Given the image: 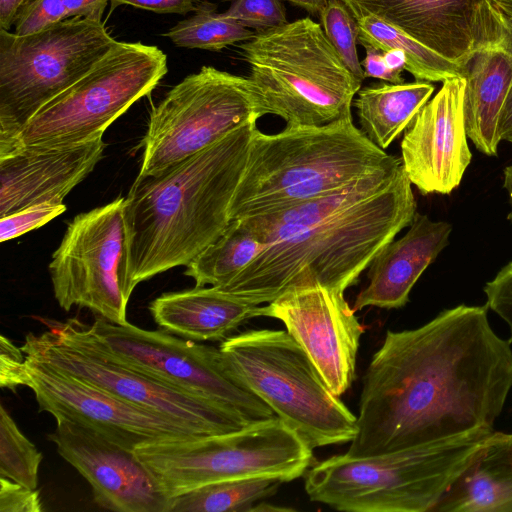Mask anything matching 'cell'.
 I'll use <instances>...</instances> for the list:
<instances>
[{"label": "cell", "instance_id": "3957f363", "mask_svg": "<svg viewBox=\"0 0 512 512\" xmlns=\"http://www.w3.org/2000/svg\"><path fill=\"white\" fill-rule=\"evenodd\" d=\"M256 122L159 173L136 177L125 197L134 287L187 266L226 230Z\"/></svg>", "mask_w": 512, "mask_h": 512}, {"label": "cell", "instance_id": "d6a6232c", "mask_svg": "<svg viewBox=\"0 0 512 512\" xmlns=\"http://www.w3.org/2000/svg\"><path fill=\"white\" fill-rule=\"evenodd\" d=\"M66 211L65 204L46 202L0 218V241L5 242L40 228Z\"/></svg>", "mask_w": 512, "mask_h": 512}, {"label": "cell", "instance_id": "836d02e7", "mask_svg": "<svg viewBox=\"0 0 512 512\" xmlns=\"http://www.w3.org/2000/svg\"><path fill=\"white\" fill-rule=\"evenodd\" d=\"M68 18L63 0H31L18 15L14 33L35 34Z\"/></svg>", "mask_w": 512, "mask_h": 512}, {"label": "cell", "instance_id": "44dd1931", "mask_svg": "<svg viewBox=\"0 0 512 512\" xmlns=\"http://www.w3.org/2000/svg\"><path fill=\"white\" fill-rule=\"evenodd\" d=\"M451 231L449 223L416 212L409 230L389 242L369 265V281L357 295L354 311L405 306L419 277L449 244Z\"/></svg>", "mask_w": 512, "mask_h": 512}, {"label": "cell", "instance_id": "ac0fdd59", "mask_svg": "<svg viewBox=\"0 0 512 512\" xmlns=\"http://www.w3.org/2000/svg\"><path fill=\"white\" fill-rule=\"evenodd\" d=\"M56 421L50 441L91 485L100 507L117 512H168L170 498L134 451L82 423L66 418Z\"/></svg>", "mask_w": 512, "mask_h": 512}, {"label": "cell", "instance_id": "ee69618b", "mask_svg": "<svg viewBox=\"0 0 512 512\" xmlns=\"http://www.w3.org/2000/svg\"><path fill=\"white\" fill-rule=\"evenodd\" d=\"M384 60L387 66L398 73H402L406 69V57L404 53L398 49H389L383 52Z\"/></svg>", "mask_w": 512, "mask_h": 512}, {"label": "cell", "instance_id": "7bdbcfd3", "mask_svg": "<svg viewBox=\"0 0 512 512\" xmlns=\"http://www.w3.org/2000/svg\"><path fill=\"white\" fill-rule=\"evenodd\" d=\"M499 133L502 140L512 133V85L509 89L500 115Z\"/></svg>", "mask_w": 512, "mask_h": 512}, {"label": "cell", "instance_id": "5b68a950", "mask_svg": "<svg viewBox=\"0 0 512 512\" xmlns=\"http://www.w3.org/2000/svg\"><path fill=\"white\" fill-rule=\"evenodd\" d=\"M493 428L382 455H335L306 472L311 501L347 512L432 511Z\"/></svg>", "mask_w": 512, "mask_h": 512}, {"label": "cell", "instance_id": "f6af8a7d", "mask_svg": "<svg viewBox=\"0 0 512 512\" xmlns=\"http://www.w3.org/2000/svg\"><path fill=\"white\" fill-rule=\"evenodd\" d=\"M288 1L310 14H319L323 5L325 4L322 0H285Z\"/></svg>", "mask_w": 512, "mask_h": 512}, {"label": "cell", "instance_id": "b9f144b4", "mask_svg": "<svg viewBox=\"0 0 512 512\" xmlns=\"http://www.w3.org/2000/svg\"><path fill=\"white\" fill-rule=\"evenodd\" d=\"M31 0H0V29L10 31L22 9Z\"/></svg>", "mask_w": 512, "mask_h": 512}, {"label": "cell", "instance_id": "6da1fadb", "mask_svg": "<svg viewBox=\"0 0 512 512\" xmlns=\"http://www.w3.org/2000/svg\"><path fill=\"white\" fill-rule=\"evenodd\" d=\"M487 309L461 304L418 328L387 331L364 374L345 454L382 455L493 428L512 388V349Z\"/></svg>", "mask_w": 512, "mask_h": 512}, {"label": "cell", "instance_id": "e0dca14e", "mask_svg": "<svg viewBox=\"0 0 512 512\" xmlns=\"http://www.w3.org/2000/svg\"><path fill=\"white\" fill-rule=\"evenodd\" d=\"M355 17L373 15L444 59L467 69L474 55L498 46L490 0H341Z\"/></svg>", "mask_w": 512, "mask_h": 512}, {"label": "cell", "instance_id": "c3c4849f", "mask_svg": "<svg viewBox=\"0 0 512 512\" xmlns=\"http://www.w3.org/2000/svg\"><path fill=\"white\" fill-rule=\"evenodd\" d=\"M322 1L326 2L327 0H322Z\"/></svg>", "mask_w": 512, "mask_h": 512}, {"label": "cell", "instance_id": "d4e9b609", "mask_svg": "<svg viewBox=\"0 0 512 512\" xmlns=\"http://www.w3.org/2000/svg\"><path fill=\"white\" fill-rule=\"evenodd\" d=\"M434 89L430 82L417 80L360 88L353 105L361 131L373 144L386 150L408 128Z\"/></svg>", "mask_w": 512, "mask_h": 512}, {"label": "cell", "instance_id": "484cf974", "mask_svg": "<svg viewBox=\"0 0 512 512\" xmlns=\"http://www.w3.org/2000/svg\"><path fill=\"white\" fill-rule=\"evenodd\" d=\"M263 247L241 219H233L223 234L186 266L185 275L197 287H222L244 270Z\"/></svg>", "mask_w": 512, "mask_h": 512}, {"label": "cell", "instance_id": "8d00e7d4", "mask_svg": "<svg viewBox=\"0 0 512 512\" xmlns=\"http://www.w3.org/2000/svg\"><path fill=\"white\" fill-rule=\"evenodd\" d=\"M43 511L39 491L0 477V512Z\"/></svg>", "mask_w": 512, "mask_h": 512}, {"label": "cell", "instance_id": "74e56055", "mask_svg": "<svg viewBox=\"0 0 512 512\" xmlns=\"http://www.w3.org/2000/svg\"><path fill=\"white\" fill-rule=\"evenodd\" d=\"M364 48L365 58L361 61V65L365 79L376 78L392 84L404 83L402 73L395 72L387 66L382 51L372 46H364Z\"/></svg>", "mask_w": 512, "mask_h": 512}, {"label": "cell", "instance_id": "f1b7e54d", "mask_svg": "<svg viewBox=\"0 0 512 512\" xmlns=\"http://www.w3.org/2000/svg\"><path fill=\"white\" fill-rule=\"evenodd\" d=\"M255 32L209 4H199L193 16L179 21L164 36L177 47L220 51L227 46L245 42Z\"/></svg>", "mask_w": 512, "mask_h": 512}, {"label": "cell", "instance_id": "603a6c76", "mask_svg": "<svg viewBox=\"0 0 512 512\" xmlns=\"http://www.w3.org/2000/svg\"><path fill=\"white\" fill-rule=\"evenodd\" d=\"M431 512H512V433L493 431Z\"/></svg>", "mask_w": 512, "mask_h": 512}, {"label": "cell", "instance_id": "ab89813d", "mask_svg": "<svg viewBox=\"0 0 512 512\" xmlns=\"http://www.w3.org/2000/svg\"><path fill=\"white\" fill-rule=\"evenodd\" d=\"M490 3L501 32L498 46L512 56V0H490Z\"/></svg>", "mask_w": 512, "mask_h": 512}, {"label": "cell", "instance_id": "9c48e42d", "mask_svg": "<svg viewBox=\"0 0 512 512\" xmlns=\"http://www.w3.org/2000/svg\"><path fill=\"white\" fill-rule=\"evenodd\" d=\"M59 338L84 345L108 360L184 392L216 401L251 422L275 417L273 410L227 369L219 349L130 323L99 317L92 325L73 318L48 323Z\"/></svg>", "mask_w": 512, "mask_h": 512}, {"label": "cell", "instance_id": "8992f818", "mask_svg": "<svg viewBox=\"0 0 512 512\" xmlns=\"http://www.w3.org/2000/svg\"><path fill=\"white\" fill-rule=\"evenodd\" d=\"M239 49L263 116H279L286 126H321L351 116L362 82L311 17L255 32Z\"/></svg>", "mask_w": 512, "mask_h": 512}, {"label": "cell", "instance_id": "1f68e13d", "mask_svg": "<svg viewBox=\"0 0 512 512\" xmlns=\"http://www.w3.org/2000/svg\"><path fill=\"white\" fill-rule=\"evenodd\" d=\"M224 12L244 27L256 32L265 31L288 22L281 0H228Z\"/></svg>", "mask_w": 512, "mask_h": 512}, {"label": "cell", "instance_id": "5bb4252c", "mask_svg": "<svg viewBox=\"0 0 512 512\" xmlns=\"http://www.w3.org/2000/svg\"><path fill=\"white\" fill-rule=\"evenodd\" d=\"M21 349L27 358L158 413L203 436L231 433L252 423L216 401L184 392L108 360L84 345L59 338L50 329L39 335L28 334Z\"/></svg>", "mask_w": 512, "mask_h": 512}, {"label": "cell", "instance_id": "9a60e30c", "mask_svg": "<svg viewBox=\"0 0 512 512\" xmlns=\"http://www.w3.org/2000/svg\"><path fill=\"white\" fill-rule=\"evenodd\" d=\"M26 369L27 387L40 411L87 425L131 451L145 444L207 437L45 363L26 357Z\"/></svg>", "mask_w": 512, "mask_h": 512}, {"label": "cell", "instance_id": "cb8c5ba5", "mask_svg": "<svg viewBox=\"0 0 512 512\" xmlns=\"http://www.w3.org/2000/svg\"><path fill=\"white\" fill-rule=\"evenodd\" d=\"M465 124L477 150L497 155L499 120L512 85V56L499 46L474 55L467 66Z\"/></svg>", "mask_w": 512, "mask_h": 512}, {"label": "cell", "instance_id": "f546056e", "mask_svg": "<svg viewBox=\"0 0 512 512\" xmlns=\"http://www.w3.org/2000/svg\"><path fill=\"white\" fill-rule=\"evenodd\" d=\"M42 454L0 406V477L37 489Z\"/></svg>", "mask_w": 512, "mask_h": 512}, {"label": "cell", "instance_id": "7c38bea8", "mask_svg": "<svg viewBox=\"0 0 512 512\" xmlns=\"http://www.w3.org/2000/svg\"><path fill=\"white\" fill-rule=\"evenodd\" d=\"M263 116L249 77L203 66L153 107L138 176L159 173Z\"/></svg>", "mask_w": 512, "mask_h": 512}, {"label": "cell", "instance_id": "30bf717a", "mask_svg": "<svg viewBox=\"0 0 512 512\" xmlns=\"http://www.w3.org/2000/svg\"><path fill=\"white\" fill-rule=\"evenodd\" d=\"M167 72V56L157 46L117 41L84 76L44 105L0 157L22 147H67L102 138Z\"/></svg>", "mask_w": 512, "mask_h": 512}, {"label": "cell", "instance_id": "60d3db41", "mask_svg": "<svg viewBox=\"0 0 512 512\" xmlns=\"http://www.w3.org/2000/svg\"><path fill=\"white\" fill-rule=\"evenodd\" d=\"M109 0H63L69 18L83 17L102 20Z\"/></svg>", "mask_w": 512, "mask_h": 512}, {"label": "cell", "instance_id": "83f0119b", "mask_svg": "<svg viewBox=\"0 0 512 512\" xmlns=\"http://www.w3.org/2000/svg\"><path fill=\"white\" fill-rule=\"evenodd\" d=\"M281 480L268 477L211 483L170 499L168 512H251L276 493Z\"/></svg>", "mask_w": 512, "mask_h": 512}, {"label": "cell", "instance_id": "7a4b0ae2", "mask_svg": "<svg viewBox=\"0 0 512 512\" xmlns=\"http://www.w3.org/2000/svg\"><path fill=\"white\" fill-rule=\"evenodd\" d=\"M402 164L322 197L241 220L264 244L220 290L255 305L296 286L319 283L344 293L416 213Z\"/></svg>", "mask_w": 512, "mask_h": 512}, {"label": "cell", "instance_id": "277c9868", "mask_svg": "<svg viewBox=\"0 0 512 512\" xmlns=\"http://www.w3.org/2000/svg\"><path fill=\"white\" fill-rule=\"evenodd\" d=\"M401 164V158L373 144L352 116L321 126H286L276 134L257 128L230 218L285 209Z\"/></svg>", "mask_w": 512, "mask_h": 512}, {"label": "cell", "instance_id": "2e32d148", "mask_svg": "<svg viewBox=\"0 0 512 512\" xmlns=\"http://www.w3.org/2000/svg\"><path fill=\"white\" fill-rule=\"evenodd\" d=\"M259 316L285 325L332 393L340 397L351 387L364 328L344 293L319 283L296 286L260 305Z\"/></svg>", "mask_w": 512, "mask_h": 512}, {"label": "cell", "instance_id": "ffe728a7", "mask_svg": "<svg viewBox=\"0 0 512 512\" xmlns=\"http://www.w3.org/2000/svg\"><path fill=\"white\" fill-rule=\"evenodd\" d=\"M104 148L99 138L67 147H22L0 157V218L40 203H62L93 171Z\"/></svg>", "mask_w": 512, "mask_h": 512}, {"label": "cell", "instance_id": "7dc6e473", "mask_svg": "<svg viewBox=\"0 0 512 512\" xmlns=\"http://www.w3.org/2000/svg\"><path fill=\"white\" fill-rule=\"evenodd\" d=\"M503 140H506L508 142H511L512 143V133H510L509 135H507Z\"/></svg>", "mask_w": 512, "mask_h": 512}, {"label": "cell", "instance_id": "8fae6325", "mask_svg": "<svg viewBox=\"0 0 512 512\" xmlns=\"http://www.w3.org/2000/svg\"><path fill=\"white\" fill-rule=\"evenodd\" d=\"M116 42L103 21L93 18L71 17L27 36L0 29V154Z\"/></svg>", "mask_w": 512, "mask_h": 512}, {"label": "cell", "instance_id": "bcb514c9", "mask_svg": "<svg viewBox=\"0 0 512 512\" xmlns=\"http://www.w3.org/2000/svg\"><path fill=\"white\" fill-rule=\"evenodd\" d=\"M505 189L509 193L511 212L508 215V219L512 222V165L504 169V183Z\"/></svg>", "mask_w": 512, "mask_h": 512}, {"label": "cell", "instance_id": "4316f807", "mask_svg": "<svg viewBox=\"0 0 512 512\" xmlns=\"http://www.w3.org/2000/svg\"><path fill=\"white\" fill-rule=\"evenodd\" d=\"M358 43L372 46L382 52L398 49L406 57V71L417 81L443 82L449 78L466 76L467 69L439 56L414 38L373 15L355 16Z\"/></svg>", "mask_w": 512, "mask_h": 512}, {"label": "cell", "instance_id": "f35d334b", "mask_svg": "<svg viewBox=\"0 0 512 512\" xmlns=\"http://www.w3.org/2000/svg\"><path fill=\"white\" fill-rule=\"evenodd\" d=\"M112 9L118 5L127 4L136 8L153 11L156 13L186 14L195 11L199 4L197 0H109Z\"/></svg>", "mask_w": 512, "mask_h": 512}, {"label": "cell", "instance_id": "e575fe53", "mask_svg": "<svg viewBox=\"0 0 512 512\" xmlns=\"http://www.w3.org/2000/svg\"><path fill=\"white\" fill-rule=\"evenodd\" d=\"M487 307L496 313L508 326L512 343V261L484 286Z\"/></svg>", "mask_w": 512, "mask_h": 512}, {"label": "cell", "instance_id": "52a82bcc", "mask_svg": "<svg viewBox=\"0 0 512 512\" xmlns=\"http://www.w3.org/2000/svg\"><path fill=\"white\" fill-rule=\"evenodd\" d=\"M219 350L229 372L312 449L354 439L357 416L287 331H247L226 338Z\"/></svg>", "mask_w": 512, "mask_h": 512}, {"label": "cell", "instance_id": "ba28073f", "mask_svg": "<svg viewBox=\"0 0 512 512\" xmlns=\"http://www.w3.org/2000/svg\"><path fill=\"white\" fill-rule=\"evenodd\" d=\"M312 450L275 416L231 433L141 445L134 453L171 499L226 480H295L310 468Z\"/></svg>", "mask_w": 512, "mask_h": 512}, {"label": "cell", "instance_id": "4dcf8cb0", "mask_svg": "<svg viewBox=\"0 0 512 512\" xmlns=\"http://www.w3.org/2000/svg\"><path fill=\"white\" fill-rule=\"evenodd\" d=\"M319 16L327 38L345 65L363 82L365 77L358 57V27L355 17L341 0H327Z\"/></svg>", "mask_w": 512, "mask_h": 512}, {"label": "cell", "instance_id": "d6986e66", "mask_svg": "<svg viewBox=\"0 0 512 512\" xmlns=\"http://www.w3.org/2000/svg\"><path fill=\"white\" fill-rule=\"evenodd\" d=\"M466 78H449L417 113L401 141V163L422 195L450 194L471 162L465 124Z\"/></svg>", "mask_w": 512, "mask_h": 512}, {"label": "cell", "instance_id": "4fadbf2b", "mask_svg": "<svg viewBox=\"0 0 512 512\" xmlns=\"http://www.w3.org/2000/svg\"><path fill=\"white\" fill-rule=\"evenodd\" d=\"M130 231L125 197L78 214L68 224L48 269L55 299L69 311L90 309L115 324H127Z\"/></svg>", "mask_w": 512, "mask_h": 512}, {"label": "cell", "instance_id": "d590c367", "mask_svg": "<svg viewBox=\"0 0 512 512\" xmlns=\"http://www.w3.org/2000/svg\"><path fill=\"white\" fill-rule=\"evenodd\" d=\"M21 347H16L10 339L0 336V386L15 391L20 386L27 387L26 356Z\"/></svg>", "mask_w": 512, "mask_h": 512}, {"label": "cell", "instance_id": "7402d4cb", "mask_svg": "<svg viewBox=\"0 0 512 512\" xmlns=\"http://www.w3.org/2000/svg\"><path fill=\"white\" fill-rule=\"evenodd\" d=\"M260 305L251 304L217 287H197L164 293L149 310L166 331L192 340H220L246 320L257 317Z\"/></svg>", "mask_w": 512, "mask_h": 512}]
</instances>
